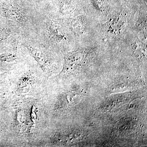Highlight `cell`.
Instances as JSON below:
<instances>
[{"label": "cell", "mask_w": 147, "mask_h": 147, "mask_svg": "<svg viewBox=\"0 0 147 147\" xmlns=\"http://www.w3.org/2000/svg\"><path fill=\"white\" fill-rule=\"evenodd\" d=\"M10 34V31L8 29H4L0 31V42L8 38Z\"/></svg>", "instance_id": "cell-10"}, {"label": "cell", "mask_w": 147, "mask_h": 147, "mask_svg": "<svg viewBox=\"0 0 147 147\" xmlns=\"http://www.w3.org/2000/svg\"><path fill=\"white\" fill-rule=\"evenodd\" d=\"M47 28L50 36L54 39L61 41L65 39V36L61 27L57 22L50 21L47 24Z\"/></svg>", "instance_id": "cell-4"}, {"label": "cell", "mask_w": 147, "mask_h": 147, "mask_svg": "<svg viewBox=\"0 0 147 147\" xmlns=\"http://www.w3.org/2000/svg\"><path fill=\"white\" fill-rule=\"evenodd\" d=\"M86 53L83 50H77L66 55L63 73H71L81 68L86 60Z\"/></svg>", "instance_id": "cell-1"}, {"label": "cell", "mask_w": 147, "mask_h": 147, "mask_svg": "<svg viewBox=\"0 0 147 147\" xmlns=\"http://www.w3.org/2000/svg\"><path fill=\"white\" fill-rule=\"evenodd\" d=\"M73 9V6L71 3L67 1L62 3L60 7V11L62 14H67L71 13Z\"/></svg>", "instance_id": "cell-8"}, {"label": "cell", "mask_w": 147, "mask_h": 147, "mask_svg": "<svg viewBox=\"0 0 147 147\" xmlns=\"http://www.w3.org/2000/svg\"><path fill=\"white\" fill-rule=\"evenodd\" d=\"M17 59L16 55L12 53H5L0 55V61L6 62H11Z\"/></svg>", "instance_id": "cell-9"}, {"label": "cell", "mask_w": 147, "mask_h": 147, "mask_svg": "<svg viewBox=\"0 0 147 147\" xmlns=\"http://www.w3.org/2000/svg\"><path fill=\"white\" fill-rule=\"evenodd\" d=\"M25 46L40 66L44 67L47 63V59L44 52L39 48L31 45L27 44Z\"/></svg>", "instance_id": "cell-5"}, {"label": "cell", "mask_w": 147, "mask_h": 147, "mask_svg": "<svg viewBox=\"0 0 147 147\" xmlns=\"http://www.w3.org/2000/svg\"><path fill=\"white\" fill-rule=\"evenodd\" d=\"M132 47L135 55L138 57H144L146 53V49L141 42L139 41H136L134 42L132 45Z\"/></svg>", "instance_id": "cell-7"}, {"label": "cell", "mask_w": 147, "mask_h": 147, "mask_svg": "<svg viewBox=\"0 0 147 147\" xmlns=\"http://www.w3.org/2000/svg\"><path fill=\"white\" fill-rule=\"evenodd\" d=\"M84 26V22L82 17H76L73 19L71 22V30L73 32L76 34H80L83 33Z\"/></svg>", "instance_id": "cell-6"}, {"label": "cell", "mask_w": 147, "mask_h": 147, "mask_svg": "<svg viewBox=\"0 0 147 147\" xmlns=\"http://www.w3.org/2000/svg\"><path fill=\"white\" fill-rule=\"evenodd\" d=\"M3 12L7 18L18 23H22L26 21L24 11L18 6L11 4L3 6Z\"/></svg>", "instance_id": "cell-2"}, {"label": "cell", "mask_w": 147, "mask_h": 147, "mask_svg": "<svg viewBox=\"0 0 147 147\" xmlns=\"http://www.w3.org/2000/svg\"><path fill=\"white\" fill-rule=\"evenodd\" d=\"M126 24V17L123 14H118L111 18L108 22V30L114 34H119L124 29Z\"/></svg>", "instance_id": "cell-3"}]
</instances>
